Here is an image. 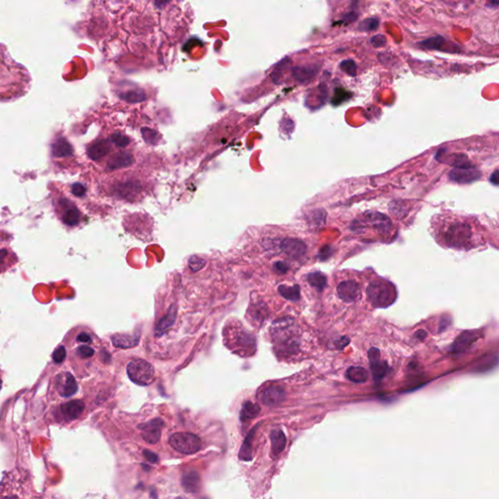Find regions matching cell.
Returning a JSON list of instances; mask_svg holds the SVG:
<instances>
[{
    "label": "cell",
    "mask_w": 499,
    "mask_h": 499,
    "mask_svg": "<svg viewBox=\"0 0 499 499\" xmlns=\"http://www.w3.org/2000/svg\"><path fill=\"white\" fill-rule=\"evenodd\" d=\"M436 239L446 247L467 250L477 244L476 232L472 225L457 216H438L433 221Z\"/></svg>",
    "instance_id": "1"
},
{
    "label": "cell",
    "mask_w": 499,
    "mask_h": 499,
    "mask_svg": "<svg viewBox=\"0 0 499 499\" xmlns=\"http://www.w3.org/2000/svg\"><path fill=\"white\" fill-rule=\"evenodd\" d=\"M366 294L371 304L376 307H386L395 300L394 287L384 281H374L366 289Z\"/></svg>",
    "instance_id": "2"
},
{
    "label": "cell",
    "mask_w": 499,
    "mask_h": 499,
    "mask_svg": "<svg viewBox=\"0 0 499 499\" xmlns=\"http://www.w3.org/2000/svg\"><path fill=\"white\" fill-rule=\"evenodd\" d=\"M129 379L138 385L146 386L150 384L155 379V369L153 366L144 359H135L127 366Z\"/></svg>",
    "instance_id": "3"
},
{
    "label": "cell",
    "mask_w": 499,
    "mask_h": 499,
    "mask_svg": "<svg viewBox=\"0 0 499 499\" xmlns=\"http://www.w3.org/2000/svg\"><path fill=\"white\" fill-rule=\"evenodd\" d=\"M169 444L177 451L185 454L195 453L202 448L201 439L189 432H178L171 435Z\"/></svg>",
    "instance_id": "4"
},
{
    "label": "cell",
    "mask_w": 499,
    "mask_h": 499,
    "mask_svg": "<svg viewBox=\"0 0 499 499\" xmlns=\"http://www.w3.org/2000/svg\"><path fill=\"white\" fill-rule=\"evenodd\" d=\"M280 249L288 258L292 260H299L307 251V247L304 242L293 238L282 240L280 243Z\"/></svg>",
    "instance_id": "5"
},
{
    "label": "cell",
    "mask_w": 499,
    "mask_h": 499,
    "mask_svg": "<svg viewBox=\"0 0 499 499\" xmlns=\"http://www.w3.org/2000/svg\"><path fill=\"white\" fill-rule=\"evenodd\" d=\"M55 386L59 394L64 398L73 396L78 390L75 379L72 374L68 372H62L58 374L55 379Z\"/></svg>",
    "instance_id": "6"
},
{
    "label": "cell",
    "mask_w": 499,
    "mask_h": 499,
    "mask_svg": "<svg viewBox=\"0 0 499 499\" xmlns=\"http://www.w3.org/2000/svg\"><path fill=\"white\" fill-rule=\"evenodd\" d=\"M163 426H164V422L161 419L156 418V419H152L149 422L143 423V424L139 425L138 427L141 430L143 439L147 443L154 445L160 440Z\"/></svg>",
    "instance_id": "7"
},
{
    "label": "cell",
    "mask_w": 499,
    "mask_h": 499,
    "mask_svg": "<svg viewBox=\"0 0 499 499\" xmlns=\"http://www.w3.org/2000/svg\"><path fill=\"white\" fill-rule=\"evenodd\" d=\"M366 222L376 228V230L382 234L386 235L392 229L391 220L383 214L378 212H366L364 214Z\"/></svg>",
    "instance_id": "8"
},
{
    "label": "cell",
    "mask_w": 499,
    "mask_h": 499,
    "mask_svg": "<svg viewBox=\"0 0 499 499\" xmlns=\"http://www.w3.org/2000/svg\"><path fill=\"white\" fill-rule=\"evenodd\" d=\"M337 294L340 299L345 302H353L360 297L361 291L357 282L353 280L343 281L337 287Z\"/></svg>",
    "instance_id": "9"
},
{
    "label": "cell",
    "mask_w": 499,
    "mask_h": 499,
    "mask_svg": "<svg viewBox=\"0 0 499 499\" xmlns=\"http://www.w3.org/2000/svg\"><path fill=\"white\" fill-rule=\"evenodd\" d=\"M286 397V393L283 387L272 385L263 391L261 395L262 402L269 407H275L280 405Z\"/></svg>",
    "instance_id": "10"
},
{
    "label": "cell",
    "mask_w": 499,
    "mask_h": 499,
    "mask_svg": "<svg viewBox=\"0 0 499 499\" xmlns=\"http://www.w3.org/2000/svg\"><path fill=\"white\" fill-rule=\"evenodd\" d=\"M368 357H369V363L371 371L373 374V378L378 380H382L387 371V364L386 362L381 361L380 359V351L377 348H371L368 351Z\"/></svg>",
    "instance_id": "11"
},
{
    "label": "cell",
    "mask_w": 499,
    "mask_h": 499,
    "mask_svg": "<svg viewBox=\"0 0 499 499\" xmlns=\"http://www.w3.org/2000/svg\"><path fill=\"white\" fill-rule=\"evenodd\" d=\"M85 409V404L80 400H73L67 402L61 407V415L67 421H71L78 418Z\"/></svg>",
    "instance_id": "12"
},
{
    "label": "cell",
    "mask_w": 499,
    "mask_h": 499,
    "mask_svg": "<svg viewBox=\"0 0 499 499\" xmlns=\"http://www.w3.org/2000/svg\"><path fill=\"white\" fill-rule=\"evenodd\" d=\"M478 339V335L476 334V333H471V332H466L464 333H462L461 335H459L454 343L452 344V347H451V350L452 352H457V353H460V352H464L465 350H467L468 348H470V346Z\"/></svg>",
    "instance_id": "13"
},
{
    "label": "cell",
    "mask_w": 499,
    "mask_h": 499,
    "mask_svg": "<svg viewBox=\"0 0 499 499\" xmlns=\"http://www.w3.org/2000/svg\"><path fill=\"white\" fill-rule=\"evenodd\" d=\"M110 150H111L110 142L101 140V141L95 143L88 149V155L93 160H100V158H103L104 156H106Z\"/></svg>",
    "instance_id": "14"
},
{
    "label": "cell",
    "mask_w": 499,
    "mask_h": 499,
    "mask_svg": "<svg viewBox=\"0 0 499 499\" xmlns=\"http://www.w3.org/2000/svg\"><path fill=\"white\" fill-rule=\"evenodd\" d=\"M134 162V158L131 153L126 151H121L117 153L112 159L108 162L109 170H117L121 168L130 167Z\"/></svg>",
    "instance_id": "15"
},
{
    "label": "cell",
    "mask_w": 499,
    "mask_h": 499,
    "mask_svg": "<svg viewBox=\"0 0 499 499\" xmlns=\"http://www.w3.org/2000/svg\"><path fill=\"white\" fill-rule=\"evenodd\" d=\"M318 70L315 67H296L293 68V76L299 83H307L311 81L317 74Z\"/></svg>",
    "instance_id": "16"
},
{
    "label": "cell",
    "mask_w": 499,
    "mask_h": 499,
    "mask_svg": "<svg viewBox=\"0 0 499 499\" xmlns=\"http://www.w3.org/2000/svg\"><path fill=\"white\" fill-rule=\"evenodd\" d=\"M270 441H271L272 456L276 457L284 450V449L286 447V442H287L286 437L282 431L273 430L270 434Z\"/></svg>",
    "instance_id": "17"
},
{
    "label": "cell",
    "mask_w": 499,
    "mask_h": 499,
    "mask_svg": "<svg viewBox=\"0 0 499 499\" xmlns=\"http://www.w3.org/2000/svg\"><path fill=\"white\" fill-rule=\"evenodd\" d=\"M183 486L187 492H197L200 486V477L196 471H186L183 476Z\"/></svg>",
    "instance_id": "18"
},
{
    "label": "cell",
    "mask_w": 499,
    "mask_h": 499,
    "mask_svg": "<svg viewBox=\"0 0 499 499\" xmlns=\"http://www.w3.org/2000/svg\"><path fill=\"white\" fill-rule=\"evenodd\" d=\"M140 336L129 334H115L112 336L113 344L120 348H129L138 344Z\"/></svg>",
    "instance_id": "19"
},
{
    "label": "cell",
    "mask_w": 499,
    "mask_h": 499,
    "mask_svg": "<svg viewBox=\"0 0 499 499\" xmlns=\"http://www.w3.org/2000/svg\"><path fill=\"white\" fill-rule=\"evenodd\" d=\"M346 377L352 383H361L367 380L368 373L366 369L362 366H351L346 371Z\"/></svg>",
    "instance_id": "20"
},
{
    "label": "cell",
    "mask_w": 499,
    "mask_h": 499,
    "mask_svg": "<svg viewBox=\"0 0 499 499\" xmlns=\"http://www.w3.org/2000/svg\"><path fill=\"white\" fill-rule=\"evenodd\" d=\"M260 407L257 404H253L252 402H246L243 405L240 419L241 421H247L250 419L255 418L260 414Z\"/></svg>",
    "instance_id": "21"
},
{
    "label": "cell",
    "mask_w": 499,
    "mask_h": 499,
    "mask_svg": "<svg viewBox=\"0 0 499 499\" xmlns=\"http://www.w3.org/2000/svg\"><path fill=\"white\" fill-rule=\"evenodd\" d=\"M71 152L72 148L65 139H60L53 146V153L55 156L65 157L70 155Z\"/></svg>",
    "instance_id": "22"
},
{
    "label": "cell",
    "mask_w": 499,
    "mask_h": 499,
    "mask_svg": "<svg viewBox=\"0 0 499 499\" xmlns=\"http://www.w3.org/2000/svg\"><path fill=\"white\" fill-rule=\"evenodd\" d=\"M308 283L319 292L323 291L327 285V277L321 272H312L307 275Z\"/></svg>",
    "instance_id": "23"
},
{
    "label": "cell",
    "mask_w": 499,
    "mask_h": 499,
    "mask_svg": "<svg viewBox=\"0 0 499 499\" xmlns=\"http://www.w3.org/2000/svg\"><path fill=\"white\" fill-rule=\"evenodd\" d=\"M279 293L281 294V296L283 298H285L286 299H289V300H294V301H297L300 298V292H299V287L298 285H295L293 287H289V286H285V285H281L279 287Z\"/></svg>",
    "instance_id": "24"
},
{
    "label": "cell",
    "mask_w": 499,
    "mask_h": 499,
    "mask_svg": "<svg viewBox=\"0 0 499 499\" xmlns=\"http://www.w3.org/2000/svg\"><path fill=\"white\" fill-rule=\"evenodd\" d=\"M79 217L80 213L74 206L67 207L63 214V221L67 225L77 224L79 221Z\"/></svg>",
    "instance_id": "25"
},
{
    "label": "cell",
    "mask_w": 499,
    "mask_h": 499,
    "mask_svg": "<svg viewBox=\"0 0 499 499\" xmlns=\"http://www.w3.org/2000/svg\"><path fill=\"white\" fill-rule=\"evenodd\" d=\"M253 433H254V431H252L248 435V437L246 438V440L243 444V447L241 449L240 458H242L244 460H250L252 458V435H253Z\"/></svg>",
    "instance_id": "26"
},
{
    "label": "cell",
    "mask_w": 499,
    "mask_h": 499,
    "mask_svg": "<svg viewBox=\"0 0 499 499\" xmlns=\"http://www.w3.org/2000/svg\"><path fill=\"white\" fill-rule=\"evenodd\" d=\"M379 27V21L377 19L374 18H370V19H366L365 21H363L360 25H359V30L362 31V32H371V31H376Z\"/></svg>",
    "instance_id": "27"
},
{
    "label": "cell",
    "mask_w": 499,
    "mask_h": 499,
    "mask_svg": "<svg viewBox=\"0 0 499 499\" xmlns=\"http://www.w3.org/2000/svg\"><path fill=\"white\" fill-rule=\"evenodd\" d=\"M340 68L350 76H356L357 74V66L352 60L342 61L340 64Z\"/></svg>",
    "instance_id": "28"
},
{
    "label": "cell",
    "mask_w": 499,
    "mask_h": 499,
    "mask_svg": "<svg viewBox=\"0 0 499 499\" xmlns=\"http://www.w3.org/2000/svg\"><path fill=\"white\" fill-rule=\"evenodd\" d=\"M453 175H456V176H453V179L455 181H458V182H461L463 180H465L466 182H470L472 180H475L476 179V173L475 172H470V171H465V172H462V171H454L452 173Z\"/></svg>",
    "instance_id": "29"
},
{
    "label": "cell",
    "mask_w": 499,
    "mask_h": 499,
    "mask_svg": "<svg viewBox=\"0 0 499 499\" xmlns=\"http://www.w3.org/2000/svg\"><path fill=\"white\" fill-rule=\"evenodd\" d=\"M76 353L78 355L79 358H82V359H88V358H91L94 353H95V350L89 346V345H80L77 349H76Z\"/></svg>",
    "instance_id": "30"
},
{
    "label": "cell",
    "mask_w": 499,
    "mask_h": 499,
    "mask_svg": "<svg viewBox=\"0 0 499 499\" xmlns=\"http://www.w3.org/2000/svg\"><path fill=\"white\" fill-rule=\"evenodd\" d=\"M111 141L116 145L118 146L119 148H125L126 146L129 145V139L126 137V136H123L121 134H116V135H113L111 137Z\"/></svg>",
    "instance_id": "31"
},
{
    "label": "cell",
    "mask_w": 499,
    "mask_h": 499,
    "mask_svg": "<svg viewBox=\"0 0 499 499\" xmlns=\"http://www.w3.org/2000/svg\"><path fill=\"white\" fill-rule=\"evenodd\" d=\"M66 356H67V352H66V348L64 346H59L54 354H53V360L55 363H62L65 359H66Z\"/></svg>",
    "instance_id": "32"
},
{
    "label": "cell",
    "mask_w": 499,
    "mask_h": 499,
    "mask_svg": "<svg viewBox=\"0 0 499 499\" xmlns=\"http://www.w3.org/2000/svg\"><path fill=\"white\" fill-rule=\"evenodd\" d=\"M386 43V38L385 36L382 35V34H378V35H374L371 37L370 39V44L374 47V48H380V47H383L384 46Z\"/></svg>",
    "instance_id": "33"
},
{
    "label": "cell",
    "mask_w": 499,
    "mask_h": 499,
    "mask_svg": "<svg viewBox=\"0 0 499 499\" xmlns=\"http://www.w3.org/2000/svg\"><path fill=\"white\" fill-rule=\"evenodd\" d=\"M174 318H175V317H174V316H172V313H170V314L165 318V320L163 319V321L159 324V326H158V328H157L158 333H160V332L162 333V332H164L166 329H168V328L173 324Z\"/></svg>",
    "instance_id": "34"
},
{
    "label": "cell",
    "mask_w": 499,
    "mask_h": 499,
    "mask_svg": "<svg viewBox=\"0 0 499 499\" xmlns=\"http://www.w3.org/2000/svg\"><path fill=\"white\" fill-rule=\"evenodd\" d=\"M289 268H290L289 265L284 263V262H277V263L274 264V269L278 273L284 274V273H286L289 270Z\"/></svg>",
    "instance_id": "35"
},
{
    "label": "cell",
    "mask_w": 499,
    "mask_h": 499,
    "mask_svg": "<svg viewBox=\"0 0 499 499\" xmlns=\"http://www.w3.org/2000/svg\"><path fill=\"white\" fill-rule=\"evenodd\" d=\"M204 265H205V262L198 258H194V261H192V263H190V266L192 267L193 270H199L201 267L204 266Z\"/></svg>",
    "instance_id": "36"
},
{
    "label": "cell",
    "mask_w": 499,
    "mask_h": 499,
    "mask_svg": "<svg viewBox=\"0 0 499 499\" xmlns=\"http://www.w3.org/2000/svg\"><path fill=\"white\" fill-rule=\"evenodd\" d=\"M72 192L76 196H82L85 193V187L82 184H80V183L73 184L72 185Z\"/></svg>",
    "instance_id": "37"
},
{
    "label": "cell",
    "mask_w": 499,
    "mask_h": 499,
    "mask_svg": "<svg viewBox=\"0 0 499 499\" xmlns=\"http://www.w3.org/2000/svg\"><path fill=\"white\" fill-rule=\"evenodd\" d=\"M77 341H79L81 343H90V342H92V337H91V335H89L86 333H81L77 336Z\"/></svg>",
    "instance_id": "38"
},
{
    "label": "cell",
    "mask_w": 499,
    "mask_h": 499,
    "mask_svg": "<svg viewBox=\"0 0 499 499\" xmlns=\"http://www.w3.org/2000/svg\"><path fill=\"white\" fill-rule=\"evenodd\" d=\"M170 1V0H154L155 2V5L158 7V8H162L164 7L165 5H167V3Z\"/></svg>",
    "instance_id": "39"
},
{
    "label": "cell",
    "mask_w": 499,
    "mask_h": 499,
    "mask_svg": "<svg viewBox=\"0 0 499 499\" xmlns=\"http://www.w3.org/2000/svg\"><path fill=\"white\" fill-rule=\"evenodd\" d=\"M336 342H340V344H337V347H338V348H343L344 346H346V345L348 344V342H349V338H347V337H341V338H340V341L338 340V341H336Z\"/></svg>",
    "instance_id": "40"
},
{
    "label": "cell",
    "mask_w": 499,
    "mask_h": 499,
    "mask_svg": "<svg viewBox=\"0 0 499 499\" xmlns=\"http://www.w3.org/2000/svg\"><path fill=\"white\" fill-rule=\"evenodd\" d=\"M145 455L148 457L149 460H150L152 462H155L157 460V456L155 454H153L152 452H150V451H145Z\"/></svg>",
    "instance_id": "41"
},
{
    "label": "cell",
    "mask_w": 499,
    "mask_h": 499,
    "mask_svg": "<svg viewBox=\"0 0 499 499\" xmlns=\"http://www.w3.org/2000/svg\"><path fill=\"white\" fill-rule=\"evenodd\" d=\"M490 181H491L494 184H499V172H495V173L491 176Z\"/></svg>",
    "instance_id": "42"
},
{
    "label": "cell",
    "mask_w": 499,
    "mask_h": 499,
    "mask_svg": "<svg viewBox=\"0 0 499 499\" xmlns=\"http://www.w3.org/2000/svg\"><path fill=\"white\" fill-rule=\"evenodd\" d=\"M488 3L491 6H499V0H488Z\"/></svg>",
    "instance_id": "43"
}]
</instances>
